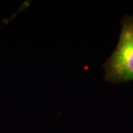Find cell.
I'll use <instances>...</instances> for the list:
<instances>
[{
	"instance_id": "6da1fadb",
	"label": "cell",
	"mask_w": 133,
	"mask_h": 133,
	"mask_svg": "<svg viewBox=\"0 0 133 133\" xmlns=\"http://www.w3.org/2000/svg\"><path fill=\"white\" fill-rule=\"evenodd\" d=\"M104 79L113 84L133 81V15L125 16L116 48L104 65Z\"/></svg>"
}]
</instances>
